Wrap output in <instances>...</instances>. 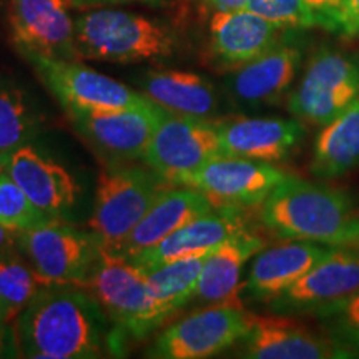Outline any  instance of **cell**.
I'll use <instances>...</instances> for the list:
<instances>
[{
	"label": "cell",
	"instance_id": "6da1fadb",
	"mask_svg": "<svg viewBox=\"0 0 359 359\" xmlns=\"http://www.w3.org/2000/svg\"><path fill=\"white\" fill-rule=\"evenodd\" d=\"M20 353L35 359H92L111 353L109 316L82 286H42L17 316Z\"/></svg>",
	"mask_w": 359,
	"mask_h": 359
},
{
	"label": "cell",
	"instance_id": "7a4b0ae2",
	"mask_svg": "<svg viewBox=\"0 0 359 359\" xmlns=\"http://www.w3.org/2000/svg\"><path fill=\"white\" fill-rule=\"evenodd\" d=\"M259 218L281 240L359 243V215L348 193L293 175H286L264 198Z\"/></svg>",
	"mask_w": 359,
	"mask_h": 359
},
{
	"label": "cell",
	"instance_id": "3957f363",
	"mask_svg": "<svg viewBox=\"0 0 359 359\" xmlns=\"http://www.w3.org/2000/svg\"><path fill=\"white\" fill-rule=\"evenodd\" d=\"M83 288L95 296L116 326L111 333L114 354L125 351L128 338L142 339L158 327L147 273L125 257L98 248V258Z\"/></svg>",
	"mask_w": 359,
	"mask_h": 359
},
{
	"label": "cell",
	"instance_id": "277c9868",
	"mask_svg": "<svg viewBox=\"0 0 359 359\" xmlns=\"http://www.w3.org/2000/svg\"><path fill=\"white\" fill-rule=\"evenodd\" d=\"M79 57L135 64L172 55L175 39L167 27L123 11H93L75 20Z\"/></svg>",
	"mask_w": 359,
	"mask_h": 359
},
{
	"label": "cell",
	"instance_id": "5b68a950",
	"mask_svg": "<svg viewBox=\"0 0 359 359\" xmlns=\"http://www.w3.org/2000/svg\"><path fill=\"white\" fill-rule=\"evenodd\" d=\"M163 182L137 167H110L100 173L88 222L98 248L114 251L122 243L165 190Z\"/></svg>",
	"mask_w": 359,
	"mask_h": 359
},
{
	"label": "cell",
	"instance_id": "8992f818",
	"mask_svg": "<svg viewBox=\"0 0 359 359\" xmlns=\"http://www.w3.org/2000/svg\"><path fill=\"white\" fill-rule=\"evenodd\" d=\"M17 236L40 286L83 288L98 258V245L92 233L53 218L30 230L17 231Z\"/></svg>",
	"mask_w": 359,
	"mask_h": 359
},
{
	"label": "cell",
	"instance_id": "52a82bcc",
	"mask_svg": "<svg viewBox=\"0 0 359 359\" xmlns=\"http://www.w3.org/2000/svg\"><path fill=\"white\" fill-rule=\"evenodd\" d=\"M251 313L240 299L215 303L168 326L147 349V358L205 359L224 351L248 333Z\"/></svg>",
	"mask_w": 359,
	"mask_h": 359
},
{
	"label": "cell",
	"instance_id": "ba28073f",
	"mask_svg": "<svg viewBox=\"0 0 359 359\" xmlns=\"http://www.w3.org/2000/svg\"><path fill=\"white\" fill-rule=\"evenodd\" d=\"M359 98V58L323 48L314 53L288 110L296 118L325 127Z\"/></svg>",
	"mask_w": 359,
	"mask_h": 359
},
{
	"label": "cell",
	"instance_id": "9c48e42d",
	"mask_svg": "<svg viewBox=\"0 0 359 359\" xmlns=\"http://www.w3.org/2000/svg\"><path fill=\"white\" fill-rule=\"evenodd\" d=\"M222 155L217 123L165 109L143 160L165 182L180 183L206 161Z\"/></svg>",
	"mask_w": 359,
	"mask_h": 359
},
{
	"label": "cell",
	"instance_id": "30bf717a",
	"mask_svg": "<svg viewBox=\"0 0 359 359\" xmlns=\"http://www.w3.org/2000/svg\"><path fill=\"white\" fill-rule=\"evenodd\" d=\"M65 110H115L138 107L150 98L127 85L98 74L77 60L43 55H27Z\"/></svg>",
	"mask_w": 359,
	"mask_h": 359
},
{
	"label": "cell",
	"instance_id": "8fae6325",
	"mask_svg": "<svg viewBox=\"0 0 359 359\" xmlns=\"http://www.w3.org/2000/svg\"><path fill=\"white\" fill-rule=\"evenodd\" d=\"M359 293V248L334 246L320 263L271 302V309L286 314L330 311Z\"/></svg>",
	"mask_w": 359,
	"mask_h": 359
},
{
	"label": "cell",
	"instance_id": "7c38bea8",
	"mask_svg": "<svg viewBox=\"0 0 359 359\" xmlns=\"http://www.w3.org/2000/svg\"><path fill=\"white\" fill-rule=\"evenodd\" d=\"M285 177L271 161L218 155L183 178L182 185L203 193L215 208H243L262 205Z\"/></svg>",
	"mask_w": 359,
	"mask_h": 359
},
{
	"label": "cell",
	"instance_id": "4fadbf2b",
	"mask_svg": "<svg viewBox=\"0 0 359 359\" xmlns=\"http://www.w3.org/2000/svg\"><path fill=\"white\" fill-rule=\"evenodd\" d=\"M165 109L154 100L115 110H67L74 127L87 140L115 160L143 158L148 142Z\"/></svg>",
	"mask_w": 359,
	"mask_h": 359
},
{
	"label": "cell",
	"instance_id": "5bb4252c",
	"mask_svg": "<svg viewBox=\"0 0 359 359\" xmlns=\"http://www.w3.org/2000/svg\"><path fill=\"white\" fill-rule=\"evenodd\" d=\"M12 37L27 55L79 58L67 0H12Z\"/></svg>",
	"mask_w": 359,
	"mask_h": 359
},
{
	"label": "cell",
	"instance_id": "9a60e30c",
	"mask_svg": "<svg viewBox=\"0 0 359 359\" xmlns=\"http://www.w3.org/2000/svg\"><path fill=\"white\" fill-rule=\"evenodd\" d=\"M241 341V358L251 359H334L351 358L333 339L321 338L286 316L251 314Z\"/></svg>",
	"mask_w": 359,
	"mask_h": 359
},
{
	"label": "cell",
	"instance_id": "2e32d148",
	"mask_svg": "<svg viewBox=\"0 0 359 359\" xmlns=\"http://www.w3.org/2000/svg\"><path fill=\"white\" fill-rule=\"evenodd\" d=\"M246 231L245 218L240 208H218L183 224L154 248L133 255L130 259L143 273L163 266L175 259L196 253H208L230 238Z\"/></svg>",
	"mask_w": 359,
	"mask_h": 359
},
{
	"label": "cell",
	"instance_id": "e0dca14e",
	"mask_svg": "<svg viewBox=\"0 0 359 359\" xmlns=\"http://www.w3.org/2000/svg\"><path fill=\"white\" fill-rule=\"evenodd\" d=\"M219 151L226 156L280 161L291 155L304 137L303 123L294 118H233L217 122Z\"/></svg>",
	"mask_w": 359,
	"mask_h": 359
},
{
	"label": "cell",
	"instance_id": "ac0fdd59",
	"mask_svg": "<svg viewBox=\"0 0 359 359\" xmlns=\"http://www.w3.org/2000/svg\"><path fill=\"white\" fill-rule=\"evenodd\" d=\"M13 182L48 217L60 218L74 210L79 187L64 167L45 158L30 145L17 148L4 165Z\"/></svg>",
	"mask_w": 359,
	"mask_h": 359
},
{
	"label": "cell",
	"instance_id": "d6986e66",
	"mask_svg": "<svg viewBox=\"0 0 359 359\" xmlns=\"http://www.w3.org/2000/svg\"><path fill=\"white\" fill-rule=\"evenodd\" d=\"M333 248L314 241L290 240V243L259 251L243 285L246 296L253 302H273Z\"/></svg>",
	"mask_w": 359,
	"mask_h": 359
},
{
	"label": "cell",
	"instance_id": "ffe728a7",
	"mask_svg": "<svg viewBox=\"0 0 359 359\" xmlns=\"http://www.w3.org/2000/svg\"><path fill=\"white\" fill-rule=\"evenodd\" d=\"M213 208L215 206L210 203L203 193L191 187L163 190L150 206V210L137 223V226L123 238L122 243L111 253L130 258L148 248H154L183 224L193 222L201 215L210 213Z\"/></svg>",
	"mask_w": 359,
	"mask_h": 359
},
{
	"label": "cell",
	"instance_id": "44dd1931",
	"mask_svg": "<svg viewBox=\"0 0 359 359\" xmlns=\"http://www.w3.org/2000/svg\"><path fill=\"white\" fill-rule=\"evenodd\" d=\"M299 55L294 47H276L236 69L226 88L240 105L248 109L275 105L288 93L298 74Z\"/></svg>",
	"mask_w": 359,
	"mask_h": 359
},
{
	"label": "cell",
	"instance_id": "7402d4cb",
	"mask_svg": "<svg viewBox=\"0 0 359 359\" xmlns=\"http://www.w3.org/2000/svg\"><path fill=\"white\" fill-rule=\"evenodd\" d=\"M281 29L248 8L217 11L210 24L213 50L230 69H240L275 48Z\"/></svg>",
	"mask_w": 359,
	"mask_h": 359
},
{
	"label": "cell",
	"instance_id": "603a6c76",
	"mask_svg": "<svg viewBox=\"0 0 359 359\" xmlns=\"http://www.w3.org/2000/svg\"><path fill=\"white\" fill-rule=\"evenodd\" d=\"M262 250V238L248 231L240 233L217 246L205 258L196 286V298L208 304L236 302L243 266Z\"/></svg>",
	"mask_w": 359,
	"mask_h": 359
},
{
	"label": "cell",
	"instance_id": "cb8c5ba5",
	"mask_svg": "<svg viewBox=\"0 0 359 359\" xmlns=\"http://www.w3.org/2000/svg\"><path fill=\"white\" fill-rule=\"evenodd\" d=\"M143 95L173 114L208 118L218 110L217 90L190 72H147L140 79Z\"/></svg>",
	"mask_w": 359,
	"mask_h": 359
},
{
	"label": "cell",
	"instance_id": "d4e9b609",
	"mask_svg": "<svg viewBox=\"0 0 359 359\" xmlns=\"http://www.w3.org/2000/svg\"><path fill=\"white\" fill-rule=\"evenodd\" d=\"M359 167V98L325 125L313 147L311 172L318 178H338Z\"/></svg>",
	"mask_w": 359,
	"mask_h": 359
},
{
	"label": "cell",
	"instance_id": "484cf974",
	"mask_svg": "<svg viewBox=\"0 0 359 359\" xmlns=\"http://www.w3.org/2000/svg\"><path fill=\"white\" fill-rule=\"evenodd\" d=\"M212 251L175 259L147 273L158 326L163 325L172 314L182 309L195 296L205 258Z\"/></svg>",
	"mask_w": 359,
	"mask_h": 359
},
{
	"label": "cell",
	"instance_id": "4316f807",
	"mask_svg": "<svg viewBox=\"0 0 359 359\" xmlns=\"http://www.w3.org/2000/svg\"><path fill=\"white\" fill-rule=\"evenodd\" d=\"M34 116L24 93L0 83V168L13 151L25 145L34 132Z\"/></svg>",
	"mask_w": 359,
	"mask_h": 359
},
{
	"label": "cell",
	"instance_id": "83f0119b",
	"mask_svg": "<svg viewBox=\"0 0 359 359\" xmlns=\"http://www.w3.org/2000/svg\"><path fill=\"white\" fill-rule=\"evenodd\" d=\"M40 283L34 269L19 255L8 253L0 257V306L7 323L15 320L39 293Z\"/></svg>",
	"mask_w": 359,
	"mask_h": 359
},
{
	"label": "cell",
	"instance_id": "f1b7e54d",
	"mask_svg": "<svg viewBox=\"0 0 359 359\" xmlns=\"http://www.w3.org/2000/svg\"><path fill=\"white\" fill-rule=\"evenodd\" d=\"M53 219L42 212L6 170L0 172V223L13 231H24ZM58 219V218H57Z\"/></svg>",
	"mask_w": 359,
	"mask_h": 359
},
{
	"label": "cell",
	"instance_id": "f546056e",
	"mask_svg": "<svg viewBox=\"0 0 359 359\" xmlns=\"http://www.w3.org/2000/svg\"><path fill=\"white\" fill-rule=\"evenodd\" d=\"M246 8L283 29L285 27H296V29L321 27L318 15L304 0H248Z\"/></svg>",
	"mask_w": 359,
	"mask_h": 359
},
{
	"label": "cell",
	"instance_id": "4dcf8cb0",
	"mask_svg": "<svg viewBox=\"0 0 359 359\" xmlns=\"http://www.w3.org/2000/svg\"><path fill=\"white\" fill-rule=\"evenodd\" d=\"M320 316L330 331L331 339L349 353L359 351V293Z\"/></svg>",
	"mask_w": 359,
	"mask_h": 359
},
{
	"label": "cell",
	"instance_id": "1f68e13d",
	"mask_svg": "<svg viewBox=\"0 0 359 359\" xmlns=\"http://www.w3.org/2000/svg\"><path fill=\"white\" fill-rule=\"evenodd\" d=\"M321 22V27L327 30L339 29V17L344 0H304Z\"/></svg>",
	"mask_w": 359,
	"mask_h": 359
},
{
	"label": "cell",
	"instance_id": "d6a6232c",
	"mask_svg": "<svg viewBox=\"0 0 359 359\" xmlns=\"http://www.w3.org/2000/svg\"><path fill=\"white\" fill-rule=\"evenodd\" d=\"M338 30L344 37L359 35V0H344Z\"/></svg>",
	"mask_w": 359,
	"mask_h": 359
},
{
	"label": "cell",
	"instance_id": "836d02e7",
	"mask_svg": "<svg viewBox=\"0 0 359 359\" xmlns=\"http://www.w3.org/2000/svg\"><path fill=\"white\" fill-rule=\"evenodd\" d=\"M17 250H19V236H17V231H13L0 223V257L8 253H15Z\"/></svg>",
	"mask_w": 359,
	"mask_h": 359
},
{
	"label": "cell",
	"instance_id": "e575fe53",
	"mask_svg": "<svg viewBox=\"0 0 359 359\" xmlns=\"http://www.w3.org/2000/svg\"><path fill=\"white\" fill-rule=\"evenodd\" d=\"M208 4L222 12H233V11H243L246 8L248 0H208Z\"/></svg>",
	"mask_w": 359,
	"mask_h": 359
},
{
	"label": "cell",
	"instance_id": "d590c367",
	"mask_svg": "<svg viewBox=\"0 0 359 359\" xmlns=\"http://www.w3.org/2000/svg\"><path fill=\"white\" fill-rule=\"evenodd\" d=\"M74 6L77 7H90V6H98V4H120V2H135V0H72ZM137 2H148V4H156L158 0H137Z\"/></svg>",
	"mask_w": 359,
	"mask_h": 359
},
{
	"label": "cell",
	"instance_id": "8d00e7d4",
	"mask_svg": "<svg viewBox=\"0 0 359 359\" xmlns=\"http://www.w3.org/2000/svg\"><path fill=\"white\" fill-rule=\"evenodd\" d=\"M6 325H0V358L4 356V351H6Z\"/></svg>",
	"mask_w": 359,
	"mask_h": 359
},
{
	"label": "cell",
	"instance_id": "74e56055",
	"mask_svg": "<svg viewBox=\"0 0 359 359\" xmlns=\"http://www.w3.org/2000/svg\"><path fill=\"white\" fill-rule=\"evenodd\" d=\"M0 325H7V320H6V313H4L2 306H0Z\"/></svg>",
	"mask_w": 359,
	"mask_h": 359
},
{
	"label": "cell",
	"instance_id": "f35d334b",
	"mask_svg": "<svg viewBox=\"0 0 359 359\" xmlns=\"http://www.w3.org/2000/svg\"><path fill=\"white\" fill-rule=\"evenodd\" d=\"M0 172H2V168H0Z\"/></svg>",
	"mask_w": 359,
	"mask_h": 359
}]
</instances>
